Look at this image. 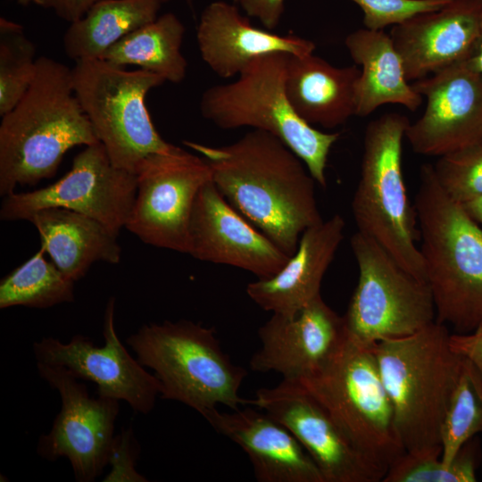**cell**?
Returning <instances> with one entry per match:
<instances>
[{
  "label": "cell",
  "mask_w": 482,
  "mask_h": 482,
  "mask_svg": "<svg viewBox=\"0 0 482 482\" xmlns=\"http://www.w3.org/2000/svg\"><path fill=\"white\" fill-rule=\"evenodd\" d=\"M363 13L365 28L383 30L421 13L442 8L452 0H351Z\"/></svg>",
  "instance_id": "d6a6232c"
},
{
  "label": "cell",
  "mask_w": 482,
  "mask_h": 482,
  "mask_svg": "<svg viewBox=\"0 0 482 482\" xmlns=\"http://www.w3.org/2000/svg\"><path fill=\"white\" fill-rule=\"evenodd\" d=\"M100 0H33V3L50 9L55 12V14L71 23L81 17Z\"/></svg>",
  "instance_id": "8d00e7d4"
},
{
  "label": "cell",
  "mask_w": 482,
  "mask_h": 482,
  "mask_svg": "<svg viewBox=\"0 0 482 482\" xmlns=\"http://www.w3.org/2000/svg\"><path fill=\"white\" fill-rule=\"evenodd\" d=\"M350 56L360 65L356 83V116L365 117L384 104H401L415 112L423 97L409 84L403 64L389 34L367 28L345 39Z\"/></svg>",
  "instance_id": "d4e9b609"
},
{
  "label": "cell",
  "mask_w": 482,
  "mask_h": 482,
  "mask_svg": "<svg viewBox=\"0 0 482 482\" xmlns=\"http://www.w3.org/2000/svg\"><path fill=\"white\" fill-rule=\"evenodd\" d=\"M137 193L136 174L115 167L101 143L85 146L69 172L46 187L4 196L0 219L28 220L49 207L87 215L119 236L130 215Z\"/></svg>",
  "instance_id": "7c38bea8"
},
{
  "label": "cell",
  "mask_w": 482,
  "mask_h": 482,
  "mask_svg": "<svg viewBox=\"0 0 482 482\" xmlns=\"http://www.w3.org/2000/svg\"><path fill=\"white\" fill-rule=\"evenodd\" d=\"M414 207L436 320L474 332L482 328V229L444 192L430 163L420 167Z\"/></svg>",
  "instance_id": "3957f363"
},
{
  "label": "cell",
  "mask_w": 482,
  "mask_h": 482,
  "mask_svg": "<svg viewBox=\"0 0 482 482\" xmlns=\"http://www.w3.org/2000/svg\"><path fill=\"white\" fill-rule=\"evenodd\" d=\"M432 165L439 186L454 202L482 195V141L439 156Z\"/></svg>",
  "instance_id": "1f68e13d"
},
{
  "label": "cell",
  "mask_w": 482,
  "mask_h": 482,
  "mask_svg": "<svg viewBox=\"0 0 482 482\" xmlns=\"http://www.w3.org/2000/svg\"><path fill=\"white\" fill-rule=\"evenodd\" d=\"M411 85L427 99L405 132L412 151L439 157L482 141V74L467 60Z\"/></svg>",
  "instance_id": "2e32d148"
},
{
  "label": "cell",
  "mask_w": 482,
  "mask_h": 482,
  "mask_svg": "<svg viewBox=\"0 0 482 482\" xmlns=\"http://www.w3.org/2000/svg\"><path fill=\"white\" fill-rule=\"evenodd\" d=\"M185 32L178 16L166 12L125 36L100 59L120 67L135 65L178 84L186 78L187 69L181 52Z\"/></svg>",
  "instance_id": "4316f807"
},
{
  "label": "cell",
  "mask_w": 482,
  "mask_h": 482,
  "mask_svg": "<svg viewBox=\"0 0 482 482\" xmlns=\"http://www.w3.org/2000/svg\"><path fill=\"white\" fill-rule=\"evenodd\" d=\"M345 222L339 214L310 227L295 253L274 276L251 282L248 296L262 309L295 316L320 295L322 278L344 239Z\"/></svg>",
  "instance_id": "7402d4cb"
},
{
  "label": "cell",
  "mask_w": 482,
  "mask_h": 482,
  "mask_svg": "<svg viewBox=\"0 0 482 482\" xmlns=\"http://www.w3.org/2000/svg\"><path fill=\"white\" fill-rule=\"evenodd\" d=\"M115 298L110 297L104 310V345L95 346L88 337L75 335L63 343L44 337L33 344L37 362L68 369L77 378L97 386V395L126 401L137 412L148 414L161 395L162 385L127 351L114 328Z\"/></svg>",
  "instance_id": "9a60e30c"
},
{
  "label": "cell",
  "mask_w": 482,
  "mask_h": 482,
  "mask_svg": "<svg viewBox=\"0 0 482 482\" xmlns=\"http://www.w3.org/2000/svg\"><path fill=\"white\" fill-rule=\"evenodd\" d=\"M250 405L283 425L303 445L325 482H378L386 470L350 440L328 411L299 383L282 379L260 388Z\"/></svg>",
  "instance_id": "5bb4252c"
},
{
  "label": "cell",
  "mask_w": 482,
  "mask_h": 482,
  "mask_svg": "<svg viewBox=\"0 0 482 482\" xmlns=\"http://www.w3.org/2000/svg\"><path fill=\"white\" fill-rule=\"evenodd\" d=\"M384 482H475L476 448L469 441L447 467L440 456L404 452L388 467Z\"/></svg>",
  "instance_id": "4dcf8cb0"
},
{
  "label": "cell",
  "mask_w": 482,
  "mask_h": 482,
  "mask_svg": "<svg viewBox=\"0 0 482 482\" xmlns=\"http://www.w3.org/2000/svg\"><path fill=\"white\" fill-rule=\"evenodd\" d=\"M482 432V379L475 366L463 358L440 428V459L449 466L461 449Z\"/></svg>",
  "instance_id": "f1b7e54d"
},
{
  "label": "cell",
  "mask_w": 482,
  "mask_h": 482,
  "mask_svg": "<svg viewBox=\"0 0 482 482\" xmlns=\"http://www.w3.org/2000/svg\"><path fill=\"white\" fill-rule=\"evenodd\" d=\"M232 3L267 29H274L284 14L286 0H232Z\"/></svg>",
  "instance_id": "e575fe53"
},
{
  "label": "cell",
  "mask_w": 482,
  "mask_h": 482,
  "mask_svg": "<svg viewBox=\"0 0 482 482\" xmlns=\"http://www.w3.org/2000/svg\"><path fill=\"white\" fill-rule=\"evenodd\" d=\"M40 248L0 282V308H49L74 301V281L44 256Z\"/></svg>",
  "instance_id": "83f0119b"
},
{
  "label": "cell",
  "mask_w": 482,
  "mask_h": 482,
  "mask_svg": "<svg viewBox=\"0 0 482 482\" xmlns=\"http://www.w3.org/2000/svg\"><path fill=\"white\" fill-rule=\"evenodd\" d=\"M160 0H100L79 20L70 23L63 36L68 57L100 59L125 36L154 21Z\"/></svg>",
  "instance_id": "484cf974"
},
{
  "label": "cell",
  "mask_w": 482,
  "mask_h": 482,
  "mask_svg": "<svg viewBox=\"0 0 482 482\" xmlns=\"http://www.w3.org/2000/svg\"><path fill=\"white\" fill-rule=\"evenodd\" d=\"M196 41L203 61L222 79L238 76L258 56L278 52L304 55L316 48L312 40L253 26L237 5L223 0L203 10Z\"/></svg>",
  "instance_id": "44dd1931"
},
{
  "label": "cell",
  "mask_w": 482,
  "mask_h": 482,
  "mask_svg": "<svg viewBox=\"0 0 482 482\" xmlns=\"http://www.w3.org/2000/svg\"><path fill=\"white\" fill-rule=\"evenodd\" d=\"M204 418L247 454L259 482H325L298 440L265 411L246 405L229 412L217 408Z\"/></svg>",
  "instance_id": "ffe728a7"
},
{
  "label": "cell",
  "mask_w": 482,
  "mask_h": 482,
  "mask_svg": "<svg viewBox=\"0 0 482 482\" xmlns=\"http://www.w3.org/2000/svg\"><path fill=\"white\" fill-rule=\"evenodd\" d=\"M409 119L388 112L370 121L364 133L361 173L352 200L357 231L380 245L402 267L425 279L417 242L420 230L402 169Z\"/></svg>",
  "instance_id": "52a82bcc"
},
{
  "label": "cell",
  "mask_w": 482,
  "mask_h": 482,
  "mask_svg": "<svg viewBox=\"0 0 482 482\" xmlns=\"http://www.w3.org/2000/svg\"><path fill=\"white\" fill-rule=\"evenodd\" d=\"M295 381L328 411L356 447L386 470L405 452L372 345L345 329L333 354Z\"/></svg>",
  "instance_id": "ba28073f"
},
{
  "label": "cell",
  "mask_w": 482,
  "mask_h": 482,
  "mask_svg": "<svg viewBox=\"0 0 482 482\" xmlns=\"http://www.w3.org/2000/svg\"><path fill=\"white\" fill-rule=\"evenodd\" d=\"M436 320L418 332L372 345L406 453L440 456V428L463 357Z\"/></svg>",
  "instance_id": "277c9868"
},
{
  "label": "cell",
  "mask_w": 482,
  "mask_h": 482,
  "mask_svg": "<svg viewBox=\"0 0 482 482\" xmlns=\"http://www.w3.org/2000/svg\"><path fill=\"white\" fill-rule=\"evenodd\" d=\"M345 336L343 316L320 295L293 317L272 313L258 329L261 347L252 356L250 368L297 380L321 366Z\"/></svg>",
  "instance_id": "ac0fdd59"
},
{
  "label": "cell",
  "mask_w": 482,
  "mask_h": 482,
  "mask_svg": "<svg viewBox=\"0 0 482 482\" xmlns=\"http://www.w3.org/2000/svg\"><path fill=\"white\" fill-rule=\"evenodd\" d=\"M160 1L162 2V4H163V3H166V2H168V1H170V0H160ZM186 1H187V3H189V4L192 3V0H186Z\"/></svg>",
  "instance_id": "60d3db41"
},
{
  "label": "cell",
  "mask_w": 482,
  "mask_h": 482,
  "mask_svg": "<svg viewBox=\"0 0 482 482\" xmlns=\"http://www.w3.org/2000/svg\"><path fill=\"white\" fill-rule=\"evenodd\" d=\"M482 20V0H452L442 8L393 26L390 37L408 81L467 60Z\"/></svg>",
  "instance_id": "d6986e66"
},
{
  "label": "cell",
  "mask_w": 482,
  "mask_h": 482,
  "mask_svg": "<svg viewBox=\"0 0 482 482\" xmlns=\"http://www.w3.org/2000/svg\"><path fill=\"white\" fill-rule=\"evenodd\" d=\"M450 345L475 366L482 379V328L469 334H451Z\"/></svg>",
  "instance_id": "d590c367"
},
{
  "label": "cell",
  "mask_w": 482,
  "mask_h": 482,
  "mask_svg": "<svg viewBox=\"0 0 482 482\" xmlns=\"http://www.w3.org/2000/svg\"><path fill=\"white\" fill-rule=\"evenodd\" d=\"M28 220L38 232L41 248L74 282L83 278L96 262L117 264L120 261L118 236L87 215L49 207L37 211Z\"/></svg>",
  "instance_id": "cb8c5ba5"
},
{
  "label": "cell",
  "mask_w": 482,
  "mask_h": 482,
  "mask_svg": "<svg viewBox=\"0 0 482 482\" xmlns=\"http://www.w3.org/2000/svg\"><path fill=\"white\" fill-rule=\"evenodd\" d=\"M138 453L139 446L131 428L123 429L119 435L114 436L108 461L112 468L104 481H147L134 468Z\"/></svg>",
  "instance_id": "836d02e7"
},
{
  "label": "cell",
  "mask_w": 482,
  "mask_h": 482,
  "mask_svg": "<svg viewBox=\"0 0 482 482\" xmlns=\"http://www.w3.org/2000/svg\"><path fill=\"white\" fill-rule=\"evenodd\" d=\"M461 206L482 229V195L461 204Z\"/></svg>",
  "instance_id": "f35d334b"
},
{
  "label": "cell",
  "mask_w": 482,
  "mask_h": 482,
  "mask_svg": "<svg viewBox=\"0 0 482 482\" xmlns=\"http://www.w3.org/2000/svg\"><path fill=\"white\" fill-rule=\"evenodd\" d=\"M127 344L138 362L154 371L160 397L182 403L203 417L219 404L250 405L239 395L245 369L232 362L212 328L191 320L145 324Z\"/></svg>",
  "instance_id": "5b68a950"
},
{
  "label": "cell",
  "mask_w": 482,
  "mask_h": 482,
  "mask_svg": "<svg viewBox=\"0 0 482 482\" xmlns=\"http://www.w3.org/2000/svg\"><path fill=\"white\" fill-rule=\"evenodd\" d=\"M71 77L79 105L115 167L135 173L145 157L172 146L156 130L145 104L163 78L103 59L75 61Z\"/></svg>",
  "instance_id": "9c48e42d"
},
{
  "label": "cell",
  "mask_w": 482,
  "mask_h": 482,
  "mask_svg": "<svg viewBox=\"0 0 482 482\" xmlns=\"http://www.w3.org/2000/svg\"><path fill=\"white\" fill-rule=\"evenodd\" d=\"M137 193L125 228L142 242L187 253L189 222L200 188L212 179L207 162L173 145L137 166Z\"/></svg>",
  "instance_id": "8fae6325"
},
{
  "label": "cell",
  "mask_w": 482,
  "mask_h": 482,
  "mask_svg": "<svg viewBox=\"0 0 482 482\" xmlns=\"http://www.w3.org/2000/svg\"><path fill=\"white\" fill-rule=\"evenodd\" d=\"M18 4L22 5H28L30 3H33V0H15Z\"/></svg>",
  "instance_id": "ab89813d"
},
{
  "label": "cell",
  "mask_w": 482,
  "mask_h": 482,
  "mask_svg": "<svg viewBox=\"0 0 482 482\" xmlns=\"http://www.w3.org/2000/svg\"><path fill=\"white\" fill-rule=\"evenodd\" d=\"M360 74L356 65L337 67L313 53L289 54L286 95L303 120L312 126L334 129L355 115Z\"/></svg>",
  "instance_id": "603a6c76"
},
{
  "label": "cell",
  "mask_w": 482,
  "mask_h": 482,
  "mask_svg": "<svg viewBox=\"0 0 482 482\" xmlns=\"http://www.w3.org/2000/svg\"><path fill=\"white\" fill-rule=\"evenodd\" d=\"M359 269L357 286L343 316L347 333L367 345L412 335L436 320L428 282L402 267L371 237L350 240Z\"/></svg>",
  "instance_id": "30bf717a"
},
{
  "label": "cell",
  "mask_w": 482,
  "mask_h": 482,
  "mask_svg": "<svg viewBox=\"0 0 482 482\" xmlns=\"http://www.w3.org/2000/svg\"><path fill=\"white\" fill-rule=\"evenodd\" d=\"M0 123V195L55 175L67 151L98 143L75 96L71 69L37 58L35 78Z\"/></svg>",
  "instance_id": "7a4b0ae2"
},
{
  "label": "cell",
  "mask_w": 482,
  "mask_h": 482,
  "mask_svg": "<svg viewBox=\"0 0 482 482\" xmlns=\"http://www.w3.org/2000/svg\"><path fill=\"white\" fill-rule=\"evenodd\" d=\"M183 143L207 162L224 198L287 255L304 230L323 220L315 179L276 136L253 129L225 145Z\"/></svg>",
  "instance_id": "6da1fadb"
},
{
  "label": "cell",
  "mask_w": 482,
  "mask_h": 482,
  "mask_svg": "<svg viewBox=\"0 0 482 482\" xmlns=\"http://www.w3.org/2000/svg\"><path fill=\"white\" fill-rule=\"evenodd\" d=\"M36 46L23 28L0 19V115L10 112L29 88L36 74Z\"/></svg>",
  "instance_id": "f546056e"
},
{
  "label": "cell",
  "mask_w": 482,
  "mask_h": 482,
  "mask_svg": "<svg viewBox=\"0 0 482 482\" xmlns=\"http://www.w3.org/2000/svg\"><path fill=\"white\" fill-rule=\"evenodd\" d=\"M467 62L474 70L482 74V20L478 38Z\"/></svg>",
  "instance_id": "74e56055"
},
{
  "label": "cell",
  "mask_w": 482,
  "mask_h": 482,
  "mask_svg": "<svg viewBox=\"0 0 482 482\" xmlns=\"http://www.w3.org/2000/svg\"><path fill=\"white\" fill-rule=\"evenodd\" d=\"M289 54L258 56L233 82L208 87L201 96L200 112L222 129L248 127L276 136L325 187L328 154L340 133L318 130L293 110L285 89Z\"/></svg>",
  "instance_id": "8992f818"
},
{
  "label": "cell",
  "mask_w": 482,
  "mask_h": 482,
  "mask_svg": "<svg viewBox=\"0 0 482 482\" xmlns=\"http://www.w3.org/2000/svg\"><path fill=\"white\" fill-rule=\"evenodd\" d=\"M40 377L56 389L62 406L51 430L40 436L37 452L49 461L67 458L79 482H92L108 464L119 400L97 395L68 369L37 362Z\"/></svg>",
  "instance_id": "4fadbf2b"
},
{
  "label": "cell",
  "mask_w": 482,
  "mask_h": 482,
  "mask_svg": "<svg viewBox=\"0 0 482 482\" xmlns=\"http://www.w3.org/2000/svg\"><path fill=\"white\" fill-rule=\"evenodd\" d=\"M188 254L245 270L259 279L277 274L290 257L247 221L212 179L200 188L193 205Z\"/></svg>",
  "instance_id": "e0dca14e"
}]
</instances>
